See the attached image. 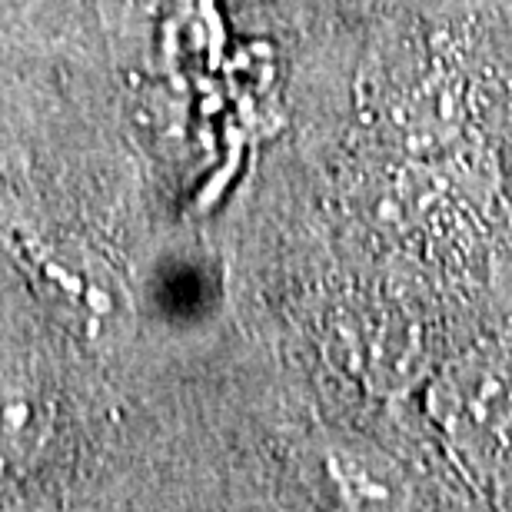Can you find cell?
Returning a JSON list of instances; mask_svg holds the SVG:
<instances>
[{"label": "cell", "mask_w": 512, "mask_h": 512, "mask_svg": "<svg viewBox=\"0 0 512 512\" xmlns=\"http://www.w3.org/2000/svg\"><path fill=\"white\" fill-rule=\"evenodd\" d=\"M436 413L463 449L493 453L512 429V370L493 360L459 363L436 386Z\"/></svg>", "instance_id": "6da1fadb"}]
</instances>
